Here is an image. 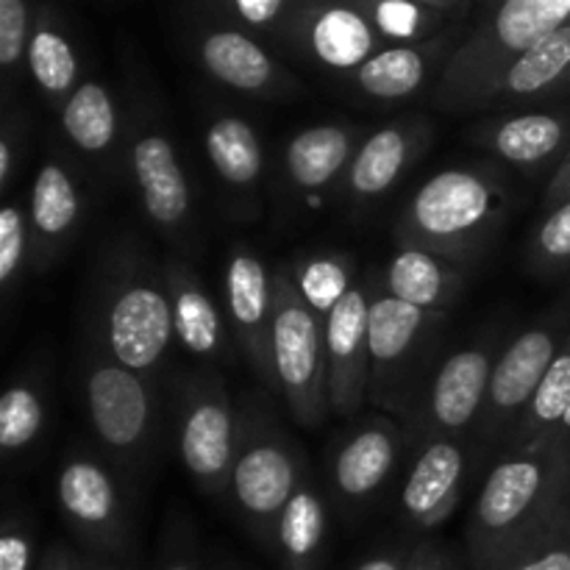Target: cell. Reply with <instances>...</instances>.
<instances>
[{"label":"cell","instance_id":"47","mask_svg":"<svg viewBox=\"0 0 570 570\" xmlns=\"http://www.w3.org/2000/svg\"><path fill=\"white\" fill-rule=\"evenodd\" d=\"M415 3L440 11V14L451 17V20H462L471 11V6H476V0H415Z\"/></svg>","mask_w":570,"mask_h":570},{"label":"cell","instance_id":"52","mask_svg":"<svg viewBox=\"0 0 570 570\" xmlns=\"http://www.w3.org/2000/svg\"><path fill=\"white\" fill-rule=\"evenodd\" d=\"M220 3H223V6H226V0H220Z\"/></svg>","mask_w":570,"mask_h":570},{"label":"cell","instance_id":"12","mask_svg":"<svg viewBox=\"0 0 570 570\" xmlns=\"http://www.w3.org/2000/svg\"><path fill=\"white\" fill-rule=\"evenodd\" d=\"M371 295L354 284L323 323L328 365V404L337 415L351 417L371 387Z\"/></svg>","mask_w":570,"mask_h":570},{"label":"cell","instance_id":"41","mask_svg":"<svg viewBox=\"0 0 570 570\" xmlns=\"http://www.w3.org/2000/svg\"><path fill=\"white\" fill-rule=\"evenodd\" d=\"M31 529L17 518H9L0 534V570H31Z\"/></svg>","mask_w":570,"mask_h":570},{"label":"cell","instance_id":"31","mask_svg":"<svg viewBox=\"0 0 570 570\" xmlns=\"http://www.w3.org/2000/svg\"><path fill=\"white\" fill-rule=\"evenodd\" d=\"M67 139L87 156H106L120 137V111L115 95L100 81H81L59 106Z\"/></svg>","mask_w":570,"mask_h":570},{"label":"cell","instance_id":"18","mask_svg":"<svg viewBox=\"0 0 570 570\" xmlns=\"http://www.w3.org/2000/svg\"><path fill=\"white\" fill-rule=\"evenodd\" d=\"M443 321L438 312H423L406 301L395 298L387 289L371 298V387L373 393H387L399 387L404 373L415 362L417 351L426 343L432 328Z\"/></svg>","mask_w":570,"mask_h":570},{"label":"cell","instance_id":"5","mask_svg":"<svg viewBox=\"0 0 570 570\" xmlns=\"http://www.w3.org/2000/svg\"><path fill=\"white\" fill-rule=\"evenodd\" d=\"M568 334L570 298L562 301L543 321L529 326L521 337L512 340L504 354L495 360L488 401L479 415V438L484 443H499V440L510 438L523 410L538 393L540 382L549 373L551 362L560 354Z\"/></svg>","mask_w":570,"mask_h":570},{"label":"cell","instance_id":"10","mask_svg":"<svg viewBox=\"0 0 570 570\" xmlns=\"http://www.w3.org/2000/svg\"><path fill=\"white\" fill-rule=\"evenodd\" d=\"M89 421L100 443L117 456H137L154 426V395L145 379L115 360H98L83 376Z\"/></svg>","mask_w":570,"mask_h":570},{"label":"cell","instance_id":"35","mask_svg":"<svg viewBox=\"0 0 570 570\" xmlns=\"http://www.w3.org/2000/svg\"><path fill=\"white\" fill-rule=\"evenodd\" d=\"M45 426L42 393L31 382H17L0 395V451L20 454Z\"/></svg>","mask_w":570,"mask_h":570},{"label":"cell","instance_id":"19","mask_svg":"<svg viewBox=\"0 0 570 570\" xmlns=\"http://www.w3.org/2000/svg\"><path fill=\"white\" fill-rule=\"evenodd\" d=\"M426 139L429 122L421 117H404L371 134L343 176L345 198L351 204H373L384 198L417 159Z\"/></svg>","mask_w":570,"mask_h":570},{"label":"cell","instance_id":"15","mask_svg":"<svg viewBox=\"0 0 570 570\" xmlns=\"http://www.w3.org/2000/svg\"><path fill=\"white\" fill-rule=\"evenodd\" d=\"M59 507L70 527L98 549L126 543V510L115 476L89 456L65 460L56 479Z\"/></svg>","mask_w":570,"mask_h":570},{"label":"cell","instance_id":"33","mask_svg":"<svg viewBox=\"0 0 570 570\" xmlns=\"http://www.w3.org/2000/svg\"><path fill=\"white\" fill-rule=\"evenodd\" d=\"M387 45H415L440 37L460 20L426 9L415 0H351Z\"/></svg>","mask_w":570,"mask_h":570},{"label":"cell","instance_id":"2","mask_svg":"<svg viewBox=\"0 0 570 570\" xmlns=\"http://www.w3.org/2000/svg\"><path fill=\"white\" fill-rule=\"evenodd\" d=\"M570 22V0H499L479 9L432 92L445 111H482L504 72L540 39Z\"/></svg>","mask_w":570,"mask_h":570},{"label":"cell","instance_id":"11","mask_svg":"<svg viewBox=\"0 0 570 570\" xmlns=\"http://www.w3.org/2000/svg\"><path fill=\"white\" fill-rule=\"evenodd\" d=\"M495 356L488 345H471L451 354L438 367L429 387L426 404L415 412L417 438L438 440L454 438L479 421L488 401Z\"/></svg>","mask_w":570,"mask_h":570},{"label":"cell","instance_id":"23","mask_svg":"<svg viewBox=\"0 0 570 570\" xmlns=\"http://www.w3.org/2000/svg\"><path fill=\"white\" fill-rule=\"evenodd\" d=\"M399 429L373 421L356 429L332 462V482L345 504H365L379 493L399 460Z\"/></svg>","mask_w":570,"mask_h":570},{"label":"cell","instance_id":"17","mask_svg":"<svg viewBox=\"0 0 570 570\" xmlns=\"http://www.w3.org/2000/svg\"><path fill=\"white\" fill-rule=\"evenodd\" d=\"M195 53H198L200 67L215 81L243 95L273 98V95H287L298 87L295 78L250 33L239 28H204L195 37Z\"/></svg>","mask_w":570,"mask_h":570},{"label":"cell","instance_id":"38","mask_svg":"<svg viewBox=\"0 0 570 570\" xmlns=\"http://www.w3.org/2000/svg\"><path fill=\"white\" fill-rule=\"evenodd\" d=\"M31 254V223L20 204H9L0 212V289L11 293Z\"/></svg>","mask_w":570,"mask_h":570},{"label":"cell","instance_id":"34","mask_svg":"<svg viewBox=\"0 0 570 570\" xmlns=\"http://www.w3.org/2000/svg\"><path fill=\"white\" fill-rule=\"evenodd\" d=\"M293 276L304 301L317 312L323 323L332 315L334 306L354 287V282H351L354 278V265L340 254L306 256L301 265H295Z\"/></svg>","mask_w":570,"mask_h":570},{"label":"cell","instance_id":"48","mask_svg":"<svg viewBox=\"0 0 570 570\" xmlns=\"http://www.w3.org/2000/svg\"><path fill=\"white\" fill-rule=\"evenodd\" d=\"M551 443H557V445H562V449H568L570 451V406H568V412H566V417H562V423H560V429H557L554 434H551Z\"/></svg>","mask_w":570,"mask_h":570},{"label":"cell","instance_id":"21","mask_svg":"<svg viewBox=\"0 0 570 570\" xmlns=\"http://www.w3.org/2000/svg\"><path fill=\"white\" fill-rule=\"evenodd\" d=\"M78 220H81V193L72 173L56 159L42 161L33 176L31 204H28L33 265H48L72 237Z\"/></svg>","mask_w":570,"mask_h":570},{"label":"cell","instance_id":"27","mask_svg":"<svg viewBox=\"0 0 570 570\" xmlns=\"http://www.w3.org/2000/svg\"><path fill=\"white\" fill-rule=\"evenodd\" d=\"M165 287L170 295L178 343L200 360H217L220 351L226 348V328H223L220 312L204 284L184 265H167Z\"/></svg>","mask_w":570,"mask_h":570},{"label":"cell","instance_id":"22","mask_svg":"<svg viewBox=\"0 0 570 570\" xmlns=\"http://www.w3.org/2000/svg\"><path fill=\"white\" fill-rule=\"evenodd\" d=\"M479 139L521 170H543L570 150V111H521L490 122Z\"/></svg>","mask_w":570,"mask_h":570},{"label":"cell","instance_id":"6","mask_svg":"<svg viewBox=\"0 0 570 570\" xmlns=\"http://www.w3.org/2000/svg\"><path fill=\"white\" fill-rule=\"evenodd\" d=\"M301 482L304 479H301L298 454L278 429L265 426V423L243 426L228 493L239 515L262 538H267V543H276L278 518Z\"/></svg>","mask_w":570,"mask_h":570},{"label":"cell","instance_id":"30","mask_svg":"<svg viewBox=\"0 0 570 570\" xmlns=\"http://www.w3.org/2000/svg\"><path fill=\"white\" fill-rule=\"evenodd\" d=\"M326 543V507L309 482H301L276 529L282 570H317Z\"/></svg>","mask_w":570,"mask_h":570},{"label":"cell","instance_id":"45","mask_svg":"<svg viewBox=\"0 0 570 570\" xmlns=\"http://www.w3.org/2000/svg\"><path fill=\"white\" fill-rule=\"evenodd\" d=\"M412 549H401V551H387V554H376L371 560L362 562L356 570H406L410 566Z\"/></svg>","mask_w":570,"mask_h":570},{"label":"cell","instance_id":"43","mask_svg":"<svg viewBox=\"0 0 570 570\" xmlns=\"http://www.w3.org/2000/svg\"><path fill=\"white\" fill-rule=\"evenodd\" d=\"M406 570H456V562L451 551L440 543H417Z\"/></svg>","mask_w":570,"mask_h":570},{"label":"cell","instance_id":"28","mask_svg":"<svg viewBox=\"0 0 570 570\" xmlns=\"http://www.w3.org/2000/svg\"><path fill=\"white\" fill-rule=\"evenodd\" d=\"M28 72L45 98L65 104L78 89V53L61 22L59 11L50 3H39L33 11V31L28 42Z\"/></svg>","mask_w":570,"mask_h":570},{"label":"cell","instance_id":"1","mask_svg":"<svg viewBox=\"0 0 570 570\" xmlns=\"http://www.w3.org/2000/svg\"><path fill=\"white\" fill-rule=\"evenodd\" d=\"M570 510V451L543 440L512 449L490 471L468 527L473 570H495Z\"/></svg>","mask_w":570,"mask_h":570},{"label":"cell","instance_id":"16","mask_svg":"<svg viewBox=\"0 0 570 570\" xmlns=\"http://www.w3.org/2000/svg\"><path fill=\"white\" fill-rule=\"evenodd\" d=\"M128 165L148 220L165 234L187 232L193 193L170 137L159 128H142L128 148Z\"/></svg>","mask_w":570,"mask_h":570},{"label":"cell","instance_id":"42","mask_svg":"<svg viewBox=\"0 0 570 570\" xmlns=\"http://www.w3.org/2000/svg\"><path fill=\"white\" fill-rule=\"evenodd\" d=\"M22 150V120L14 115H6L0 128V193L9 189L11 176L17 170V159Z\"/></svg>","mask_w":570,"mask_h":570},{"label":"cell","instance_id":"24","mask_svg":"<svg viewBox=\"0 0 570 570\" xmlns=\"http://www.w3.org/2000/svg\"><path fill=\"white\" fill-rule=\"evenodd\" d=\"M562 95H570V22L540 39L504 72L490 95L488 109L540 104Z\"/></svg>","mask_w":570,"mask_h":570},{"label":"cell","instance_id":"9","mask_svg":"<svg viewBox=\"0 0 570 570\" xmlns=\"http://www.w3.org/2000/svg\"><path fill=\"white\" fill-rule=\"evenodd\" d=\"M239 434L232 401L220 382H189L181 401L178 451L204 493H226L237 462Z\"/></svg>","mask_w":570,"mask_h":570},{"label":"cell","instance_id":"26","mask_svg":"<svg viewBox=\"0 0 570 570\" xmlns=\"http://www.w3.org/2000/svg\"><path fill=\"white\" fill-rule=\"evenodd\" d=\"M462 284L465 278L456 262L421 248H401L390 259L387 276H384V289L390 295L423 312H438V315H443L454 304L456 295L462 293Z\"/></svg>","mask_w":570,"mask_h":570},{"label":"cell","instance_id":"29","mask_svg":"<svg viewBox=\"0 0 570 570\" xmlns=\"http://www.w3.org/2000/svg\"><path fill=\"white\" fill-rule=\"evenodd\" d=\"M206 156L217 178L234 193H254L265 170V154L256 128L245 117L220 115L206 128Z\"/></svg>","mask_w":570,"mask_h":570},{"label":"cell","instance_id":"20","mask_svg":"<svg viewBox=\"0 0 570 570\" xmlns=\"http://www.w3.org/2000/svg\"><path fill=\"white\" fill-rule=\"evenodd\" d=\"M465 449L454 438L429 440L401 493V510L417 529H434L454 515L465 484Z\"/></svg>","mask_w":570,"mask_h":570},{"label":"cell","instance_id":"25","mask_svg":"<svg viewBox=\"0 0 570 570\" xmlns=\"http://www.w3.org/2000/svg\"><path fill=\"white\" fill-rule=\"evenodd\" d=\"M360 137V128L343 122L304 128L284 148V176L301 193L332 187L354 161Z\"/></svg>","mask_w":570,"mask_h":570},{"label":"cell","instance_id":"49","mask_svg":"<svg viewBox=\"0 0 570 570\" xmlns=\"http://www.w3.org/2000/svg\"><path fill=\"white\" fill-rule=\"evenodd\" d=\"M161 570H195V568L189 566L187 560H173V562H167V566L161 568Z\"/></svg>","mask_w":570,"mask_h":570},{"label":"cell","instance_id":"8","mask_svg":"<svg viewBox=\"0 0 570 570\" xmlns=\"http://www.w3.org/2000/svg\"><path fill=\"white\" fill-rule=\"evenodd\" d=\"M278 37L304 59L343 76L387 48L382 33L351 0H293Z\"/></svg>","mask_w":570,"mask_h":570},{"label":"cell","instance_id":"40","mask_svg":"<svg viewBox=\"0 0 570 570\" xmlns=\"http://www.w3.org/2000/svg\"><path fill=\"white\" fill-rule=\"evenodd\" d=\"M226 6L243 26L262 33H278L293 0H226Z\"/></svg>","mask_w":570,"mask_h":570},{"label":"cell","instance_id":"36","mask_svg":"<svg viewBox=\"0 0 570 570\" xmlns=\"http://www.w3.org/2000/svg\"><path fill=\"white\" fill-rule=\"evenodd\" d=\"M31 0H0V72L6 83V100L11 98L17 76L28 61V42L33 31Z\"/></svg>","mask_w":570,"mask_h":570},{"label":"cell","instance_id":"51","mask_svg":"<svg viewBox=\"0 0 570 570\" xmlns=\"http://www.w3.org/2000/svg\"><path fill=\"white\" fill-rule=\"evenodd\" d=\"M493 3H499V0H476V9H488Z\"/></svg>","mask_w":570,"mask_h":570},{"label":"cell","instance_id":"39","mask_svg":"<svg viewBox=\"0 0 570 570\" xmlns=\"http://www.w3.org/2000/svg\"><path fill=\"white\" fill-rule=\"evenodd\" d=\"M495 570H570V510L549 532Z\"/></svg>","mask_w":570,"mask_h":570},{"label":"cell","instance_id":"3","mask_svg":"<svg viewBox=\"0 0 570 570\" xmlns=\"http://www.w3.org/2000/svg\"><path fill=\"white\" fill-rule=\"evenodd\" d=\"M507 209L510 195L495 173L451 167L417 187L395 226V239L401 248H421L465 265L488 250Z\"/></svg>","mask_w":570,"mask_h":570},{"label":"cell","instance_id":"37","mask_svg":"<svg viewBox=\"0 0 570 570\" xmlns=\"http://www.w3.org/2000/svg\"><path fill=\"white\" fill-rule=\"evenodd\" d=\"M529 265L543 276L570 271V200L554 206L529 245Z\"/></svg>","mask_w":570,"mask_h":570},{"label":"cell","instance_id":"50","mask_svg":"<svg viewBox=\"0 0 570 570\" xmlns=\"http://www.w3.org/2000/svg\"><path fill=\"white\" fill-rule=\"evenodd\" d=\"M81 570H117V568L104 566V562H87V560H81Z\"/></svg>","mask_w":570,"mask_h":570},{"label":"cell","instance_id":"14","mask_svg":"<svg viewBox=\"0 0 570 570\" xmlns=\"http://www.w3.org/2000/svg\"><path fill=\"white\" fill-rule=\"evenodd\" d=\"M228 323L245 360L262 382L276 390L273 367V276L259 256L237 248L226 267Z\"/></svg>","mask_w":570,"mask_h":570},{"label":"cell","instance_id":"4","mask_svg":"<svg viewBox=\"0 0 570 570\" xmlns=\"http://www.w3.org/2000/svg\"><path fill=\"white\" fill-rule=\"evenodd\" d=\"M273 367L276 390L301 426H321L332 412L323 321L287 267L273 273Z\"/></svg>","mask_w":570,"mask_h":570},{"label":"cell","instance_id":"32","mask_svg":"<svg viewBox=\"0 0 570 570\" xmlns=\"http://www.w3.org/2000/svg\"><path fill=\"white\" fill-rule=\"evenodd\" d=\"M570 406V334L562 343L560 354L551 362L549 373L540 382L538 393L529 401V406L523 410L521 421L515 423L510 440L512 449H532V445L543 443L551 434L560 429L562 417H566Z\"/></svg>","mask_w":570,"mask_h":570},{"label":"cell","instance_id":"13","mask_svg":"<svg viewBox=\"0 0 570 570\" xmlns=\"http://www.w3.org/2000/svg\"><path fill=\"white\" fill-rule=\"evenodd\" d=\"M462 37H465V31L460 26H451L449 31L426 39V42L387 45L376 56H371L365 65L348 72L345 81L354 92L371 100H382V104L406 100L426 89L432 81L438 83Z\"/></svg>","mask_w":570,"mask_h":570},{"label":"cell","instance_id":"44","mask_svg":"<svg viewBox=\"0 0 570 570\" xmlns=\"http://www.w3.org/2000/svg\"><path fill=\"white\" fill-rule=\"evenodd\" d=\"M566 200H570V150L566 159L560 161L554 176H551L549 187H546V206H549V209L566 204Z\"/></svg>","mask_w":570,"mask_h":570},{"label":"cell","instance_id":"46","mask_svg":"<svg viewBox=\"0 0 570 570\" xmlns=\"http://www.w3.org/2000/svg\"><path fill=\"white\" fill-rule=\"evenodd\" d=\"M39 570H81V560H76L65 546H50L39 562Z\"/></svg>","mask_w":570,"mask_h":570},{"label":"cell","instance_id":"7","mask_svg":"<svg viewBox=\"0 0 570 570\" xmlns=\"http://www.w3.org/2000/svg\"><path fill=\"white\" fill-rule=\"evenodd\" d=\"M100 321L109 360L134 373L159 365L176 337L167 287L142 276H122L106 289Z\"/></svg>","mask_w":570,"mask_h":570}]
</instances>
